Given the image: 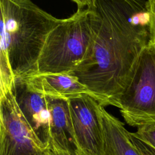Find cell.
<instances>
[{
	"label": "cell",
	"instance_id": "obj_15",
	"mask_svg": "<svg viewBox=\"0 0 155 155\" xmlns=\"http://www.w3.org/2000/svg\"><path fill=\"white\" fill-rule=\"evenodd\" d=\"M78 5V8H85L88 7L93 0H72Z\"/></svg>",
	"mask_w": 155,
	"mask_h": 155
},
{
	"label": "cell",
	"instance_id": "obj_2",
	"mask_svg": "<svg viewBox=\"0 0 155 155\" xmlns=\"http://www.w3.org/2000/svg\"><path fill=\"white\" fill-rule=\"evenodd\" d=\"M0 78L10 81L35 75L51 30L61 21L31 0H0Z\"/></svg>",
	"mask_w": 155,
	"mask_h": 155
},
{
	"label": "cell",
	"instance_id": "obj_10",
	"mask_svg": "<svg viewBox=\"0 0 155 155\" xmlns=\"http://www.w3.org/2000/svg\"><path fill=\"white\" fill-rule=\"evenodd\" d=\"M105 146L104 155H141L130 132L119 119L102 107Z\"/></svg>",
	"mask_w": 155,
	"mask_h": 155
},
{
	"label": "cell",
	"instance_id": "obj_13",
	"mask_svg": "<svg viewBox=\"0 0 155 155\" xmlns=\"http://www.w3.org/2000/svg\"><path fill=\"white\" fill-rule=\"evenodd\" d=\"M131 139L141 155H155V149L130 132Z\"/></svg>",
	"mask_w": 155,
	"mask_h": 155
},
{
	"label": "cell",
	"instance_id": "obj_12",
	"mask_svg": "<svg viewBox=\"0 0 155 155\" xmlns=\"http://www.w3.org/2000/svg\"><path fill=\"white\" fill-rule=\"evenodd\" d=\"M146 7L149 15L150 41L148 44L155 45V0H147Z\"/></svg>",
	"mask_w": 155,
	"mask_h": 155
},
{
	"label": "cell",
	"instance_id": "obj_4",
	"mask_svg": "<svg viewBox=\"0 0 155 155\" xmlns=\"http://www.w3.org/2000/svg\"><path fill=\"white\" fill-rule=\"evenodd\" d=\"M117 108L131 127L155 124V45L148 44L142 51Z\"/></svg>",
	"mask_w": 155,
	"mask_h": 155
},
{
	"label": "cell",
	"instance_id": "obj_7",
	"mask_svg": "<svg viewBox=\"0 0 155 155\" xmlns=\"http://www.w3.org/2000/svg\"><path fill=\"white\" fill-rule=\"evenodd\" d=\"M13 92L17 104L36 137L45 149L51 142V116L47 96L30 88L23 80L15 81Z\"/></svg>",
	"mask_w": 155,
	"mask_h": 155
},
{
	"label": "cell",
	"instance_id": "obj_8",
	"mask_svg": "<svg viewBox=\"0 0 155 155\" xmlns=\"http://www.w3.org/2000/svg\"><path fill=\"white\" fill-rule=\"evenodd\" d=\"M21 80L32 90L45 96L68 99L82 94H88L94 97L78 78L70 74H35Z\"/></svg>",
	"mask_w": 155,
	"mask_h": 155
},
{
	"label": "cell",
	"instance_id": "obj_5",
	"mask_svg": "<svg viewBox=\"0 0 155 155\" xmlns=\"http://www.w3.org/2000/svg\"><path fill=\"white\" fill-rule=\"evenodd\" d=\"M46 150L22 114L13 90L0 93V155H44Z\"/></svg>",
	"mask_w": 155,
	"mask_h": 155
},
{
	"label": "cell",
	"instance_id": "obj_1",
	"mask_svg": "<svg viewBox=\"0 0 155 155\" xmlns=\"http://www.w3.org/2000/svg\"><path fill=\"white\" fill-rule=\"evenodd\" d=\"M146 0H93L90 57L70 73L102 105L118 107L139 57L150 41Z\"/></svg>",
	"mask_w": 155,
	"mask_h": 155
},
{
	"label": "cell",
	"instance_id": "obj_14",
	"mask_svg": "<svg viewBox=\"0 0 155 155\" xmlns=\"http://www.w3.org/2000/svg\"><path fill=\"white\" fill-rule=\"evenodd\" d=\"M44 155H72L70 153L59 148L52 142L48 148H47L44 153Z\"/></svg>",
	"mask_w": 155,
	"mask_h": 155
},
{
	"label": "cell",
	"instance_id": "obj_3",
	"mask_svg": "<svg viewBox=\"0 0 155 155\" xmlns=\"http://www.w3.org/2000/svg\"><path fill=\"white\" fill-rule=\"evenodd\" d=\"M93 41L89 10L78 8L70 17L61 19L49 33L36 74L71 73L90 57Z\"/></svg>",
	"mask_w": 155,
	"mask_h": 155
},
{
	"label": "cell",
	"instance_id": "obj_6",
	"mask_svg": "<svg viewBox=\"0 0 155 155\" xmlns=\"http://www.w3.org/2000/svg\"><path fill=\"white\" fill-rule=\"evenodd\" d=\"M68 102L76 155H104L102 105L88 94L72 97Z\"/></svg>",
	"mask_w": 155,
	"mask_h": 155
},
{
	"label": "cell",
	"instance_id": "obj_11",
	"mask_svg": "<svg viewBox=\"0 0 155 155\" xmlns=\"http://www.w3.org/2000/svg\"><path fill=\"white\" fill-rule=\"evenodd\" d=\"M133 135L155 149V124H148L137 127Z\"/></svg>",
	"mask_w": 155,
	"mask_h": 155
},
{
	"label": "cell",
	"instance_id": "obj_9",
	"mask_svg": "<svg viewBox=\"0 0 155 155\" xmlns=\"http://www.w3.org/2000/svg\"><path fill=\"white\" fill-rule=\"evenodd\" d=\"M46 96L51 116L50 142L72 155H76L68 99Z\"/></svg>",
	"mask_w": 155,
	"mask_h": 155
}]
</instances>
